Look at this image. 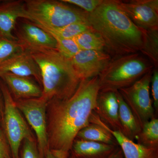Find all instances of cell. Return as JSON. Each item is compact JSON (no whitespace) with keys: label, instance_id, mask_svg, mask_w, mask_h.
Instances as JSON below:
<instances>
[{"label":"cell","instance_id":"ba28073f","mask_svg":"<svg viewBox=\"0 0 158 158\" xmlns=\"http://www.w3.org/2000/svg\"><path fill=\"white\" fill-rule=\"evenodd\" d=\"M15 102L19 110L22 112L34 130L37 136L40 155L41 158H44L49 149L46 121L48 102L42 97L17 99Z\"/></svg>","mask_w":158,"mask_h":158},{"label":"cell","instance_id":"5b68a950","mask_svg":"<svg viewBox=\"0 0 158 158\" xmlns=\"http://www.w3.org/2000/svg\"><path fill=\"white\" fill-rule=\"evenodd\" d=\"M28 19L40 28L56 29L76 23H89V13L55 0L24 1Z\"/></svg>","mask_w":158,"mask_h":158},{"label":"cell","instance_id":"2e32d148","mask_svg":"<svg viewBox=\"0 0 158 158\" xmlns=\"http://www.w3.org/2000/svg\"><path fill=\"white\" fill-rule=\"evenodd\" d=\"M0 77L17 99L37 98L42 96V90L29 77L9 73L2 75Z\"/></svg>","mask_w":158,"mask_h":158},{"label":"cell","instance_id":"cb8c5ba5","mask_svg":"<svg viewBox=\"0 0 158 158\" xmlns=\"http://www.w3.org/2000/svg\"><path fill=\"white\" fill-rule=\"evenodd\" d=\"M23 51L17 40L0 38V64Z\"/></svg>","mask_w":158,"mask_h":158},{"label":"cell","instance_id":"5bb4252c","mask_svg":"<svg viewBox=\"0 0 158 158\" xmlns=\"http://www.w3.org/2000/svg\"><path fill=\"white\" fill-rule=\"evenodd\" d=\"M7 73L27 77H34L41 82L39 67L31 54L27 51L16 54L0 64V76Z\"/></svg>","mask_w":158,"mask_h":158},{"label":"cell","instance_id":"3957f363","mask_svg":"<svg viewBox=\"0 0 158 158\" xmlns=\"http://www.w3.org/2000/svg\"><path fill=\"white\" fill-rule=\"evenodd\" d=\"M30 53L40 70L42 97L49 103L72 96L81 80L70 59L62 56L57 49L43 50Z\"/></svg>","mask_w":158,"mask_h":158},{"label":"cell","instance_id":"ac0fdd59","mask_svg":"<svg viewBox=\"0 0 158 158\" xmlns=\"http://www.w3.org/2000/svg\"><path fill=\"white\" fill-rule=\"evenodd\" d=\"M118 105V119L120 131L128 138L134 141L141 132V128L134 114L123 100L118 90L115 91Z\"/></svg>","mask_w":158,"mask_h":158},{"label":"cell","instance_id":"4fadbf2b","mask_svg":"<svg viewBox=\"0 0 158 158\" xmlns=\"http://www.w3.org/2000/svg\"><path fill=\"white\" fill-rule=\"evenodd\" d=\"M28 19L24 1H10L0 4V38L17 40L13 31L19 19Z\"/></svg>","mask_w":158,"mask_h":158},{"label":"cell","instance_id":"4316f807","mask_svg":"<svg viewBox=\"0 0 158 158\" xmlns=\"http://www.w3.org/2000/svg\"><path fill=\"white\" fill-rule=\"evenodd\" d=\"M23 141L21 158H41L33 138H27Z\"/></svg>","mask_w":158,"mask_h":158},{"label":"cell","instance_id":"277c9868","mask_svg":"<svg viewBox=\"0 0 158 158\" xmlns=\"http://www.w3.org/2000/svg\"><path fill=\"white\" fill-rule=\"evenodd\" d=\"M153 67L139 52L113 57L98 75L100 91L115 92L130 87Z\"/></svg>","mask_w":158,"mask_h":158},{"label":"cell","instance_id":"d6a6232c","mask_svg":"<svg viewBox=\"0 0 158 158\" xmlns=\"http://www.w3.org/2000/svg\"><path fill=\"white\" fill-rule=\"evenodd\" d=\"M156 158H158V157H156Z\"/></svg>","mask_w":158,"mask_h":158},{"label":"cell","instance_id":"8fae6325","mask_svg":"<svg viewBox=\"0 0 158 158\" xmlns=\"http://www.w3.org/2000/svg\"><path fill=\"white\" fill-rule=\"evenodd\" d=\"M111 59L104 51L81 50L70 60L79 78L82 80L98 76Z\"/></svg>","mask_w":158,"mask_h":158},{"label":"cell","instance_id":"83f0119b","mask_svg":"<svg viewBox=\"0 0 158 158\" xmlns=\"http://www.w3.org/2000/svg\"><path fill=\"white\" fill-rule=\"evenodd\" d=\"M152 94L153 99L152 103L155 111L156 113L158 110V68L152 70L151 80Z\"/></svg>","mask_w":158,"mask_h":158},{"label":"cell","instance_id":"f546056e","mask_svg":"<svg viewBox=\"0 0 158 158\" xmlns=\"http://www.w3.org/2000/svg\"><path fill=\"white\" fill-rule=\"evenodd\" d=\"M44 158H70L69 153H65L49 149L47 152Z\"/></svg>","mask_w":158,"mask_h":158},{"label":"cell","instance_id":"7c38bea8","mask_svg":"<svg viewBox=\"0 0 158 158\" xmlns=\"http://www.w3.org/2000/svg\"><path fill=\"white\" fill-rule=\"evenodd\" d=\"M90 123L99 125L106 129L115 138L120 146L123 158H156L158 157V149L145 147L136 143L125 136L121 131L111 129L100 118L95 112L91 115Z\"/></svg>","mask_w":158,"mask_h":158},{"label":"cell","instance_id":"1f68e13d","mask_svg":"<svg viewBox=\"0 0 158 158\" xmlns=\"http://www.w3.org/2000/svg\"><path fill=\"white\" fill-rule=\"evenodd\" d=\"M3 106L2 103V99L1 98V94H0V119L2 118L3 112Z\"/></svg>","mask_w":158,"mask_h":158},{"label":"cell","instance_id":"ffe728a7","mask_svg":"<svg viewBox=\"0 0 158 158\" xmlns=\"http://www.w3.org/2000/svg\"><path fill=\"white\" fill-rule=\"evenodd\" d=\"M142 30L143 42L140 52L156 68L158 65V29Z\"/></svg>","mask_w":158,"mask_h":158},{"label":"cell","instance_id":"9c48e42d","mask_svg":"<svg viewBox=\"0 0 158 158\" xmlns=\"http://www.w3.org/2000/svg\"><path fill=\"white\" fill-rule=\"evenodd\" d=\"M15 37L24 50L29 52L57 49L56 39L51 34L30 21L16 23Z\"/></svg>","mask_w":158,"mask_h":158},{"label":"cell","instance_id":"9a60e30c","mask_svg":"<svg viewBox=\"0 0 158 158\" xmlns=\"http://www.w3.org/2000/svg\"><path fill=\"white\" fill-rule=\"evenodd\" d=\"M94 112L111 129L120 131L118 105L116 92L100 91Z\"/></svg>","mask_w":158,"mask_h":158},{"label":"cell","instance_id":"7a4b0ae2","mask_svg":"<svg viewBox=\"0 0 158 158\" xmlns=\"http://www.w3.org/2000/svg\"><path fill=\"white\" fill-rule=\"evenodd\" d=\"M88 22L105 43V49L113 57L140 52L142 30L122 9L118 0H104L90 13Z\"/></svg>","mask_w":158,"mask_h":158},{"label":"cell","instance_id":"e0dca14e","mask_svg":"<svg viewBox=\"0 0 158 158\" xmlns=\"http://www.w3.org/2000/svg\"><path fill=\"white\" fill-rule=\"evenodd\" d=\"M118 146L94 141L75 140L72 149L77 158H108Z\"/></svg>","mask_w":158,"mask_h":158},{"label":"cell","instance_id":"f1b7e54d","mask_svg":"<svg viewBox=\"0 0 158 158\" xmlns=\"http://www.w3.org/2000/svg\"><path fill=\"white\" fill-rule=\"evenodd\" d=\"M9 146L4 130L0 127V158H11Z\"/></svg>","mask_w":158,"mask_h":158},{"label":"cell","instance_id":"44dd1931","mask_svg":"<svg viewBox=\"0 0 158 158\" xmlns=\"http://www.w3.org/2000/svg\"><path fill=\"white\" fill-rule=\"evenodd\" d=\"M136 139L145 147L158 149V118L154 117L145 123Z\"/></svg>","mask_w":158,"mask_h":158},{"label":"cell","instance_id":"7402d4cb","mask_svg":"<svg viewBox=\"0 0 158 158\" xmlns=\"http://www.w3.org/2000/svg\"><path fill=\"white\" fill-rule=\"evenodd\" d=\"M52 36L66 39H73L78 35L87 31H94L90 24L76 23L56 29L43 28Z\"/></svg>","mask_w":158,"mask_h":158},{"label":"cell","instance_id":"d4e9b609","mask_svg":"<svg viewBox=\"0 0 158 158\" xmlns=\"http://www.w3.org/2000/svg\"><path fill=\"white\" fill-rule=\"evenodd\" d=\"M57 43V50L68 59H71L81 50L73 39H66L53 36Z\"/></svg>","mask_w":158,"mask_h":158},{"label":"cell","instance_id":"603a6c76","mask_svg":"<svg viewBox=\"0 0 158 158\" xmlns=\"http://www.w3.org/2000/svg\"><path fill=\"white\" fill-rule=\"evenodd\" d=\"M73 39L80 50L104 51L105 49L103 40L94 31L84 32Z\"/></svg>","mask_w":158,"mask_h":158},{"label":"cell","instance_id":"484cf974","mask_svg":"<svg viewBox=\"0 0 158 158\" xmlns=\"http://www.w3.org/2000/svg\"><path fill=\"white\" fill-rule=\"evenodd\" d=\"M62 2L75 5L88 13L93 12L103 2L104 0H62Z\"/></svg>","mask_w":158,"mask_h":158},{"label":"cell","instance_id":"d6986e66","mask_svg":"<svg viewBox=\"0 0 158 158\" xmlns=\"http://www.w3.org/2000/svg\"><path fill=\"white\" fill-rule=\"evenodd\" d=\"M76 138L118 146L115 138L109 132L101 126L92 123L82 129L77 135Z\"/></svg>","mask_w":158,"mask_h":158},{"label":"cell","instance_id":"30bf717a","mask_svg":"<svg viewBox=\"0 0 158 158\" xmlns=\"http://www.w3.org/2000/svg\"><path fill=\"white\" fill-rule=\"evenodd\" d=\"M122 9L138 28L158 29V0L118 1Z\"/></svg>","mask_w":158,"mask_h":158},{"label":"cell","instance_id":"4dcf8cb0","mask_svg":"<svg viewBox=\"0 0 158 158\" xmlns=\"http://www.w3.org/2000/svg\"><path fill=\"white\" fill-rule=\"evenodd\" d=\"M108 158H123V155L120 148L117 147L115 151Z\"/></svg>","mask_w":158,"mask_h":158},{"label":"cell","instance_id":"52a82bcc","mask_svg":"<svg viewBox=\"0 0 158 158\" xmlns=\"http://www.w3.org/2000/svg\"><path fill=\"white\" fill-rule=\"evenodd\" d=\"M152 70L130 87L118 90L141 129L145 123L155 117V111L150 94Z\"/></svg>","mask_w":158,"mask_h":158},{"label":"cell","instance_id":"6da1fadb","mask_svg":"<svg viewBox=\"0 0 158 158\" xmlns=\"http://www.w3.org/2000/svg\"><path fill=\"white\" fill-rule=\"evenodd\" d=\"M100 92L98 76L81 80L72 96L51 102L47 127L49 149L69 153L77 135L90 123Z\"/></svg>","mask_w":158,"mask_h":158},{"label":"cell","instance_id":"8992f818","mask_svg":"<svg viewBox=\"0 0 158 158\" xmlns=\"http://www.w3.org/2000/svg\"><path fill=\"white\" fill-rule=\"evenodd\" d=\"M3 105L4 131L10 148L12 158H19V150L22 141L33 138L31 131L18 108L15 100L6 85H1Z\"/></svg>","mask_w":158,"mask_h":158}]
</instances>
